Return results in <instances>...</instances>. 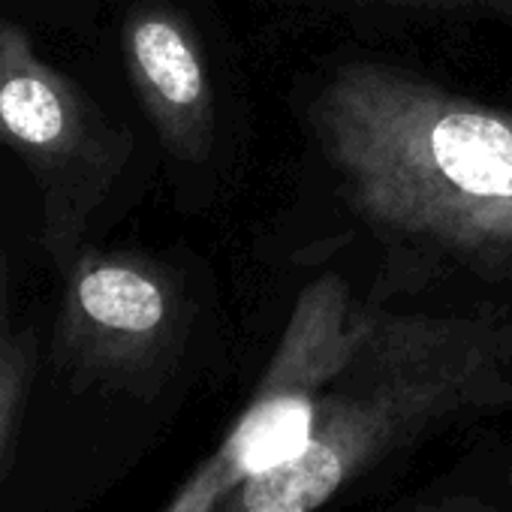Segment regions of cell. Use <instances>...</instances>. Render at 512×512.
<instances>
[{
    "mask_svg": "<svg viewBox=\"0 0 512 512\" xmlns=\"http://www.w3.org/2000/svg\"><path fill=\"white\" fill-rule=\"evenodd\" d=\"M308 121L371 226L464 256H512V115L356 61L323 82Z\"/></svg>",
    "mask_w": 512,
    "mask_h": 512,
    "instance_id": "1",
    "label": "cell"
},
{
    "mask_svg": "<svg viewBox=\"0 0 512 512\" xmlns=\"http://www.w3.org/2000/svg\"><path fill=\"white\" fill-rule=\"evenodd\" d=\"M503 314H392L374 305L317 401L305 449L217 512H317L377 461L473 413L512 407Z\"/></svg>",
    "mask_w": 512,
    "mask_h": 512,
    "instance_id": "2",
    "label": "cell"
},
{
    "mask_svg": "<svg viewBox=\"0 0 512 512\" xmlns=\"http://www.w3.org/2000/svg\"><path fill=\"white\" fill-rule=\"evenodd\" d=\"M371 311L344 275L314 278L299 293L244 413L163 512H217L253 479L290 464L311 437L320 392L353 353Z\"/></svg>",
    "mask_w": 512,
    "mask_h": 512,
    "instance_id": "3",
    "label": "cell"
},
{
    "mask_svg": "<svg viewBox=\"0 0 512 512\" xmlns=\"http://www.w3.org/2000/svg\"><path fill=\"white\" fill-rule=\"evenodd\" d=\"M0 151L22 157L34 175L43 247L64 272L130 157V136L10 19H0Z\"/></svg>",
    "mask_w": 512,
    "mask_h": 512,
    "instance_id": "4",
    "label": "cell"
},
{
    "mask_svg": "<svg viewBox=\"0 0 512 512\" xmlns=\"http://www.w3.org/2000/svg\"><path fill=\"white\" fill-rule=\"evenodd\" d=\"M61 275L64 296L52 332L61 374L79 389L151 395L184 332V302L172 275L139 253L88 247Z\"/></svg>",
    "mask_w": 512,
    "mask_h": 512,
    "instance_id": "5",
    "label": "cell"
},
{
    "mask_svg": "<svg viewBox=\"0 0 512 512\" xmlns=\"http://www.w3.org/2000/svg\"><path fill=\"white\" fill-rule=\"evenodd\" d=\"M124 61L160 142L178 160H202L214 139V97L193 28L166 4L124 22Z\"/></svg>",
    "mask_w": 512,
    "mask_h": 512,
    "instance_id": "6",
    "label": "cell"
},
{
    "mask_svg": "<svg viewBox=\"0 0 512 512\" xmlns=\"http://www.w3.org/2000/svg\"><path fill=\"white\" fill-rule=\"evenodd\" d=\"M37 335L31 326L13 323L10 305V260L0 250V473L19 440L31 386L37 377Z\"/></svg>",
    "mask_w": 512,
    "mask_h": 512,
    "instance_id": "7",
    "label": "cell"
},
{
    "mask_svg": "<svg viewBox=\"0 0 512 512\" xmlns=\"http://www.w3.org/2000/svg\"><path fill=\"white\" fill-rule=\"evenodd\" d=\"M371 4L407 13H440V16H488L512 25V0H371Z\"/></svg>",
    "mask_w": 512,
    "mask_h": 512,
    "instance_id": "8",
    "label": "cell"
},
{
    "mask_svg": "<svg viewBox=\"0 0 512 512\" xmlns=\"http://www.w3.org/2000/svg\"><path fill=\"white\" fill-rule=\"evenodd\" d=\"M404 512H497V506L479 494H443V497H431V500H419L413 506H407Z\"/></svg>",
    "mask_w": 512,
    "mask_h": 512,
    "instance_id": "9",
    "label": "cell"
}]
</instances>
